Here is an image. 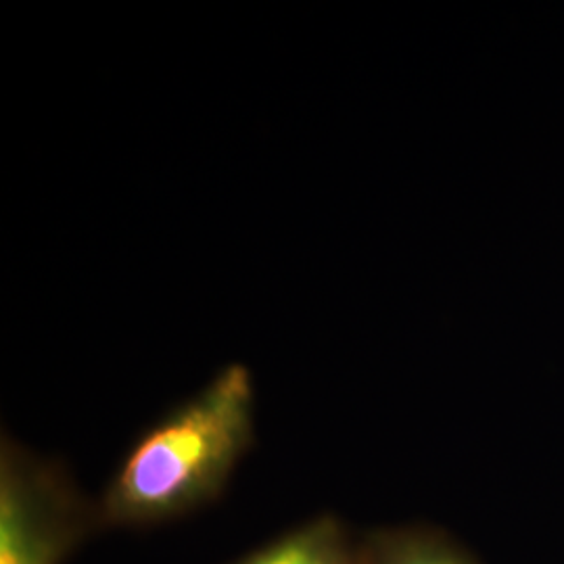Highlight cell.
Listing matches in <instances>:
<instances>
[{"label": "cell", "mask_w": 564, "mask_h": 564, "mask_svg": "<svg viewBox=\"0 0 564 564\" xmlns=\"http://www.w3.org/2000/svg\"><path fill=\"white\" fill-rule=\"evenodd\" d=\"M99 527L65 464L0 440V564H65Z\"/></svg>", "instance_id": "obj_2"}, {"label": "cell", "mask_w": 564, "mask_h": 564, "mask_svg": "<svg viewBox=\"0 0 564 564\" xmlns=\"http://www.w3.org/2000/svg\"><path fill=\"white\" fill-rule=\"evenodd\" d=\"M358 542L335 514H318L232 564H360Z\"/></svg>", "instance_id": "obj_3"}, {"label": "cell", "mask_w": 564, "mask_h": 564, "mask_svg": "<svg viewBox=\"0 0 564 564\" xmlns=\"http://www.w3.org/2000/svg\"><path fill=\"white\" fill-rule=\"evenodd\" d=\"M360 564H481L468 547L431 524L379 527L358 542Z\"/></svg>", "instance_id": "obj_4"}, {"label": "cell", "mask_w": 564, "mask_h": 564, "mask_svg": "<svg viewBox=\"0 0 564 564\" xmlns=\"http://www.w3.org/2000/svg\"><path fill=\"white\" fill-rule=\"evenodd\" d=\"M256 445V381L220 368L195 395L137 435L97 505L101 529H151L218 502Z\"/></svg>", "instance_id": "obj_1"}]
</instances>
